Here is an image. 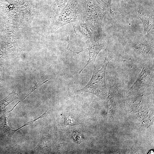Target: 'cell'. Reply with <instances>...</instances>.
I'll return each mask as SVG.
<instances>
[{"label":"cell","instance_id":"obj_1","mask_svg":"<svg viewBox=\"0 0 154 154\" xmlns=\"http://www.w3.org/2000/svg\"><path fill=\"white\" fill-rule=\"evenodd\" d=\"M86 20L82 0H69L62 10L52 19L50 32H54L64 25L71 23L85 22Z\"/></svg>","mask_w":154,"mask_h":154},{"label":"cell","instance_id":"obj_2","mask_svg":"<svg viewBox=\"0 0 154 154\" xmlns=\"http://www.w3.org/2000/svg\"><path fill=\"white\" fill-rule=\"evenodd\" d=\"M107 48L105 50L106 56L102 68L97 70L94 69L92 78L86 85L78 90L80 92H88L102 99H105L107 95L108 89L106 82L105 74L106 69L110 61L113 58L108 55Z\"/></svg>","mask_w":154,"mask_h":154},{"label":"cell","instance_id":"obj_3","mask_svg":"<svg viewBox=\"0 0 154 154\" xmlns=\"http://www.w3.org/2000/svg\"><path fill=\"white\" fill-rule=\"evenodd\" d=\"M128 46L138 62L143 64H154V39L144 34L136 36L128 42Z\"/></svg>","mask_w":154,"mask_h":154},{"label":"cell","instance_id":"obj_4","mask_svg":"<svg viewBox=\"0 0 154 154\" xmlns=\"http://www.w3.org/2000/svg\"><path fill=\"white\" fill-rule=\"evenodd\" d=\"M154 85V64H143L136 80L129 90L130 93L141 94L146 91L153 89Z\"/></svg>","mask_w":154,"mask_h":154},{"label":"cell","instance_id":"obj_5","mask_svg":"<svg viewBox=\"0 0 154 154\" xmlns=\"http://www.w3.org/2000/svg\"><path fill=\"white\" fill-rule=\"evenodd\" d=\"M82 1L86 21L92 23L99 32H103L102 22L107 12L104 11L95 0Z\"/></svg>","mask_w":154,"mask_h":154},{"label":"cell","instance_id":"obj_6","mask_svg":"<svg viewBox=\"0 0 154 154\" xmlns=\"http://www.w3.org/2000/svg\"><path fill=\"white\" fill-rule=\"evenodd\" d=\"M88 40L89 45L88 48L76 52L78 54L85 50L88 49L89 51V59L87 62L79 72V74H80L88 65L94 62L98 54L102 50L107 48L108 43L107 39L103 32L100 33L97 31L94 33L88 38Z\"/></svg>","mask_w":154,"mask_h":154},{"label":"cell","instance_id":"obj_7","mask_svg":"<svg viewBox=\"0 0 154 154\" xmlns=\"http://www.w3.org/2000/svg\"><path fill=\"white\" fill-rule=\"evenodd\" d=\"M137 13L141 21L144 28V34L154 39V10L139 7L137 8Z\"/></svg>","mask_w":154,"mask_h":154},{"label":"cell","instance_id":"obj_8","mask_svg":"<svg viewBox=\"0 0 154 154\" xmlns=\"http://www.w3.org/2000/svg\"><path fill=\"white\" fill-rule=\"evenodd\" d=\"M73 27L74 31L77 35L82 37H87L88 38L97 31L100 32L98 31L96 28L92 23L87 21L84 23H76Z\"/></svg>","mask_w":154,"mask_h":154},{"label":"cell","instance_id":"obj_9","mask_svg":"<svg viewBox=\"0 0 154 154\" xmlns=\"http://www.w3.org/2000/svg\"><path fill=\"white\" fill-rule=\"evenodd\" d=\"M49 131V130L47 128L45 129L40 142L33 150L35 153L42 152L51 147L52 139Z\"/></svg>","mask_w":154,"mask_h":154},{"label":"cell","instance_id":"obj_10","mask_svg":"<svg viewBox=\"0 0 154 154\" xmlns=\"http://www.w3.org/2000/svg\"><path fill=\"white\" fill-rule=\"evenodd\" d=\"M5 111L0 119V126L6 133L10 137L13 136L16 131L23 127L22 126L16 129H13L11 128L8 124V113Z\"/></svg>","mask_w":154,"mask_h":154},{"label":"cell","instance_id":"obj_11","mask_svg":"<svg viewBox=\"0 0 154 154\" xmlns=\"http://www.w3.org/2000/svg\"><path fill=\"white\" fill-rule=\"evenodd\" d=\"M18 95L14 92L11 93L5 98L0 101V114L3 111L6 107L14 100L17 99Z\"/></svg>","mask_w":154,"mask_h":154},{"label":"cell","instance_id":"obj_12","mask_svg":"<svg viewBox=\"0 0 154 154\" xmlns=\"http://www.w3.org/2000/svg\"><path fill=\"white\" fill-rule=\"evenodd\" d=\"M82 123V121L77 116L69 114L65 117L64 121L62 124L65 126L67 125L73 126L81 124Z\"/></svg>","mask_w":154,"mask_h":154},{"label":"cell","instance_id":"obj_13","mask_svg":"<svg viewBox=\"0 0 154 154\" xmlns=\"http://www.w3.org/2000/svg\"><path fill=\"white\" fill-rule=\"evenodd\" d=\"M69 0H55L54 8L56 15L63 9Z\"/></svg>","mask_w":154,"mask_h":154},{"label":"cell","instance_id":"obj_14","mask_svg":"<svg viewBox=\"0 0 154 154\" xmlns=\"http://www.w3.org/2000/svg\"><path fill=\"white\" fill-rule=\"evenodd\" d=\"M101 7L104 11L107 12L109 9L108 4L105 2L103 0H95Z\"/></svg>","mask_w":154,"mask_h":154},{"label":"cell","instance_id":"obj_15","mask_svg":"<svg viewBox=\"0 0 154 154\" xmlns=\"http://www.w3.org/2000/svg\"><path fill=\"white\" fill-rule=\"evenodd\" d=\"M37 84V83H36V84H35V86L33 87L32 90L31 92L30 93H29L28 95H27L23 99H22V100H21V101H19L18 103H17V104H16V105L14 106V107L11 110H10V111H9V112H10L12 110H13L14 109V108H15V107L17 105V104H18L19 103V102H20L21 101H22L23 100L25 99L32 92H33L35 90V89L37 88H35V86Z\"/></svg>","mask_w":154,"mask_h":154},{"label":"cell","instance_id":"obj_16","mask_svg":"<svg viewBox=\"0 0 154 154\" xmlns=\"http://www.w3.org/2000/svg\"><path fill=\"white\" fill-rule=\"evenodd\" d=\"M108 4L109 6V7H111V0H108Z\"/></svg>","mask_w":154,"mask_h":154},{"label":"cell","instance_id":"obj_17","mask_svg":"<svg viewBox=\"0 0 154 154\" xmlns=\"http://www.w3.org/2000/svg\"><path fill=\"white\" fill-rule=\"evenodd\" d=\"M38 0H36V1H38Z\"/></svg>","mask_w":154,"mask_h":154}]
</instances>
